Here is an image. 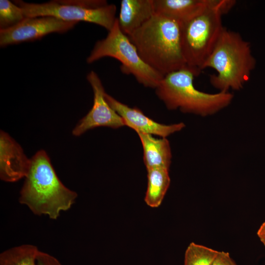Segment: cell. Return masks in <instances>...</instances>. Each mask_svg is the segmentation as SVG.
<instances>
[{
	"instance_id": "6da1fadb",
	"label": "cell",
	"mask_w": 265,
	"mask_h": 265,
	"mask_svg": "<svg viewBox=\"0 0 265 265\" xmlns=\"http://www.w3.org/2000/svg\"><path fill=\"white\" fill-rule=\"evenodd\" d=\"M128 37L142 60L163 77L186 67L181 23L155 14Z\"/></svg>"
},
{
	"instance_id": "7a4b0ae2",
	"label": "cell",
	"mask_w": 265,
	"mask_h": 265,
	"mask_svg": "<svg viewBox=\"0 0 265 265\" xmlns=\"http://www.w3.org/2000/svg\"><path fill=\"white\" fill-rule=\"evenodd\" d=\"M77 197L59 180L47 153L43 150L36 152L30 159L19 202L35 215L55 220L61 212L71 208Z\"/></svg>"
},
{
	"instance_id": "3957f363",
	"label": "cell",
	"mask_w": 265,
	"mask_h": 265,
	"mask_svg": "<svg viewBox=\"0 0 265 265\" xmlns=\"http://www.w3.org/2000/svg\"><path fill=\"white\" fill-rule=\"evenodd\" d=\"M255 64L249 43L239 33L224 27L202 69H213L216 74L211 76V84L219 92H227L242 89Z\"/></svg>"
},
{
	"instance_id": "277c9868",
	"label": "cell",
	"mask_w": 265,
	"mask_h": 265,
	"mask_svg": "<svg viewBox=\"0 0 265 265\" xmlns=\"http://www.w3.org/2000/svg\"><path fill=\"white\" fill-rule=\"evenodd\" d=\"M195 77L186 67L170 73L161 79L156 93L168 109L201 116L214 114L231 103L234 95L229 92L211 94L197 89Z\"/></svg>"
},
{
	"instance_id": "5b68a950",
	"label": "cell",
	"mask_w": 265,
	"mask_h": 265,
	"mask_svg": "<svg viewBox=\"0 0 265 265\" xmlns=\"http://www.w3.org/2000/svg\"><path fill=\"white\" fill-rule=\"evenodd\" d=\"M236 1L224 0L220 4L206 8L181 23V38L186 67L198 76L217 43L224 27L222 16Z\"/></svg>"
},
{
	"instance_id": "8992f818",
	"label": "cell",
	"mask_w": 265,
	"mask_h": 265,
	"mask_svg": "<svg viewBox=\"0 0 265 265\" xmlns=\"http://www.w3.org/2000/svg\"><path fill=\"white\" fill-rule=\"evenodd\" d=\"M13 2L26 18L52 16L68 22L93 23L109 31L117 19L116 6L105 0H53L41 3Z\"/></svg>"
},
{
	"instance_id": "52a82bcc",
	"label": "cell",
	"mask_w": 265,
	"mask_h": 265,
	"mask_svg": "<svg viewBox=\"0 0 265 265\" xmlns=\"http://www.w3.org/2000/svg\"><path fill=\"white\" fill-rule=\"evenodd\" d=\"M106 57L118 60L123 73L132 75L145 87L155 89L163 77L142 60L129 37L120 29L117 18L107 36L96 42L86 61L92 63Z\"/></svg>"
},
{
	"instance_id": "ba28073f",
	"label": "cell",
	"mask_w": 265,
	"mask_h": 265,
	"mask_svg": "<svg viewBox=\"0 0 265 265\" xmlns=\"http://www.w3.org/2000/svg\"><path fill=\"white\" fill-rule=\"evenodd\" d=\"M77 23L52 16L27 17L13 27L0 30V46L32 41L53 32H65Z\"/></svg>"
},
{
	"instance_id": "9c48e42d",
	"label": "cell",
	"mask_w": 265,
	"mask_h": 265,
	"mask_svg": "<svg viewBox=\"0 0 265 265\" xmlns=\"http://www.w3.org/2000/svg\"><path fill=\"white\" fill-rule=\"evenodd\" d=\"M87 80L93 90V105L88 113L80 119L72 131L79 136L87 131L98 127L117 129L125 125L123 118L108 104L105 98V91L97 74L90 71Z\"/></svg>"
},
{
	"instance_id": "30bf717a",
	"label": "cell",
	"mask_w": 265,
	"mask_h": 265,
	"mask_svg": "<svg viewBox=\"0 0 265 265\" xmlns=\"http://www.w3.org/2000/svg\"><path fill=\"white\" fill-rule=\"evenodd\" d=\"M105 98L110 106L123 118L125 125L137 133H145L166 137L181 131L185 126V124L182 122L172 125L159 123L146 116L139 109L131 107L106 92Z\"/></svg>"
},
{
	"instance_id": "8fae6325",
	"label": "cell",
	"mask_w": 265,
	"mask_h": 265,
	"mask_svg": "<svg viewBox=\"0 0 265 265\" xmlns=\"http://www.w3.org/2000/svg\"><path fill=\"white\" fill-rule=\"evenodd\" d=\"M28 159L21 147L7 133L0 132V178L14 182L25 177L29 169Z\"/></svg>"
},
{
	"instance_id": "7c38bea8",
	"label": "cell",
	"mask_w": 265,
	"mask_h": 265,
	"mask_svg": "<svg viewBox=\"0 0 265 265\" xmlns=\"http://www.w3.org/2000/svg\"><path fill=\"white\" fill-rule=\"evenodd\" d=\"M155 14L153 0H122L117 18L118 25L128 36Z\"/></svg>"
},
{
	"instance_id": "4fadbf2b",
	"label": "cell",
	"mask_w": 265,
	"mask_h": 265,
	"mask_svg": "<svg viewBox=\"0 0 265 265\" xmlns=\"http://www.w3.org/2000/svg\"><path fill=\"white\" fill-rule=\"evenodd\" d=\"M224 0H153L155 14L183 23L203 9L221 4Z\"/></svg>"
},
{
	"instance_id": "5bb4252c",
	"label": "cell",
	"mask_w": 265,
	"mask_h": 265,
	"mask_svg": "<svg viewBox=\"0 0 265 265\" xmlns=\"http://www.w3.org/2000/svg\"><path fill=\"white\" fill-rule=\"evenodd\" d=\"M143 150V161L147 169L160 168L169 169L171 150L165 137L155 138L152 134L138 132Z\"/></svg>"
},
{
	"instance_id": "9a60e30c",
	"label": "cell",
	"mask_w": 265,
	"mask_h": 265,
	"mask_svg": "<svg viewBox=\"0 0 265 265\" xmlns=\"http://www.w3.org/2000/svg\"><path fill=\"white\" fill-rule=\"evenodd\" d=\"M147 170V187L145 201L149 206L158 207L169 187L170 179L168 169L160 168Z\"/></svg>"
},
{
	"instance_id": "2e32d148",
	"label": "cell",
	"mask_w": 265,
	"mask_h": 265,
	"mask_svg": "<svg viewBox=\"0 0 265 265\" xmlns=\"http://www.w3.org/2000/svg\"><path fill=\"white\" fill-rule=\"evenodd\" d=\"M40 250L34 245L26 244L13 247L0 254V265H38Z\"/></svg>"
},
{
	"instance_id": "e0dca14e",
	"label": "cell",
	"mask_w": 265,
	"mask_h": 265,
	"mask_svg": "<svg viewBox=\"0 0 265 265\" xmlns=\"http://www.w3.org/2000/svg\"><path fill=\"white\" fill-rule=\"evenodd\" d=\"M218 252L212 248L191 242L185 252L184 265H212Z\"/></svg>"
},
{
	"instance_id": "ac0fdd59",
	"label": "cell",
	"mask_w": 265,
	"mask_h": 265,
	"mask_svg": "<svg viewBox=\"0 0 265 265\" xmlns=\"http://www.w3.org/2000/svg\"><path fill=\"white\" fill-rule=\"evenodd\" d=\"M25 18L22 8L14 2L0 0V30L13 27Z\"/></svg>"
},
{
	"instance_id": "d6986e66",
	"label": "cell",
	"mask_w": 265,
	"mask_h": 265,
	"mask_svg": "<svg viewBox=\"0 0 265 265\" xmlns=\"http://www.w3.org/2000/svg\"><path fill=\"white\" fill-rule=\"evenodd\" d=\"M38 265H62L55 257L40 251L37 257Z\"/></svg>"
},
{
	"instance_id": "ffe728a7",
	"label": "cell",
	"mask_w": 265,
	"mask_h": 265,
	"mask_svg": "<svg viewBox=\"0 0 265 265\" xmlns=\"http://www.w3.org/2000/svg\"><path fill=\"white\" fill-rule=\"evenodd\" d=\"M212 265H238L228 252L219 251Z\"/></svg>"
},
{
	"instance_id": "44dd1931",
	"label": "cell",
	"mask_w": 265,
	"mask_h": 265,
	"mask_svg": "<svg viewBox=\"0 0 265 265\" xmlns=\"http://www.w3.org/2000/svg\"><path fill=\"white\" fill-rule=\"evenodd\" d=\"M257 234L259 238H265V222L261 224L257 231Z\"/></svg>"
},
{
	"instance_id": "7402d4cb",
	"label": "cell",
	"mask_w": 265,
	"mask_h": 265,
	"mask_svg": "<svg viewBox=\"0 0 265 265\" xmlns=\"http://www.w3.org/2000/svg\"><path fill=\"white\" fill-rule=\"evenodd\" d=\"M260 241L262 242V243L264 244V245L265 246V238H260Z\"/></svg>"
}]
</instances>
